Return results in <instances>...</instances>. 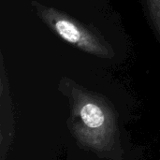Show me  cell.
<instances>
[{"mask_svg":"<svg viewBox=\"0 0 160 160\" xmlns=\"http://www.w3.org/2000/svg\"><path fill=\"white\" fill-rule=\"evenodd\" d=\"M40 18L64 40L82 51L104 58H112L113 52L92 31L68 15L53 8L37 6Z\"/></svg>","mask_w":160,"mask_h":160,"instance_id":"6da1fadb","label":"cell"},{"mask_svg":"<svg viewBox=\"0 0 160 160\" xmlns=\"http://www.w3.org/2000/svg\"><path fill=\"white\" fill-rule=\"evenodd\" d=\"M80 117L84 126L91 129L99 128L106 120L103 109L93 101H85L80 108Z\"/></svg>","mask_w":160,"mask_h":160,"instance_id":"7a4b0ae2","label":"cell"},{"mask_svg":"<svg viewBox=\"0 0 160 160\" xmlns=\"http://www.w3.org/2000/svg\"><path fill=\"white\" fill-rule=\"evenodd\" d=\"M148 9L160 36V0H146Z\"/></svg>","mask_w":160,"mask_h":160,"instance_id":"3957f363","label":"cell"}]
</instances>
